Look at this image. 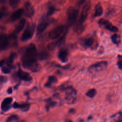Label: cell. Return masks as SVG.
I'll use <instances>...</instances> for the list:
<instances>
[{"label": "cell", "instance_id": "cell-1", "mask_svg": "<svg viewBox=\"0 0 122 122\" xmlns=\"http://www.w3.org/2000/svg\"><path fill=\"white\" fill-rule=\"evenodd\" d=\"M23 67L27 70L33 72H37L40 71L41 66L35 58H23L22 60Z\"/></svg>", "mask_w": 122, "mask_h": 122}, {"label": "cell", "instance_id": "cell-2", "mask_svg": "<svg viewBox=\"0 0 122 122\" xmlns=\"http://www.w3.org/2000/svg\"><path fill=\"white\" fill-rule=\"evenodd\" d=\"M64 98L67 103H73L77 98V91L71 86H69L64 88Z\"/></svg>", "mask_w": 122, "mask_h": 122}, {"label": "cell", "instance_id": "cell-3", "mask_svg": "<svg viewBox=\"0 0 122 122\" xmlns=\"http://www.w3.org/2000/svg\"><path fill=\"white\" fill-rule=\"evenodd\" d=\"M108 65L106 61H101L91 65L88 69L89 72L91 73H96L105 70Z\"/></svg>", "mask_w": 122, "mask_h": 122}, {"label": "cell", "instance_id": "cell-4", "mask_svg": "<svg viewBox=\"0 0 122 122\" xmlns=\"http://www.w3.org/2000/svg\"><path fill=\"white\" fill-rule=\"evenodd\" d=\"M66 31L65 27L63 25H60L53 28L49 32V38L52 40L58 38L61 35Z\"/></svg>", "mask_w": 122, "mask_h": 122}, {"label": "cell", "instance_id": "cell-5", "mask_svg": "<svg viewBox=\"0 0 122 122\" xmlns=\"http://www.w3.org/2000/svg\"><path fill=\"white\" fill-rule=\"evenodd\" d=\"M78 15V10L73 8L70 7L67 10V16L69 23L72 25L76 20Z\"/></svg>", "mask_w": 122, "mask_h": 122}, {"label": "cell", "instance_id": "cell-6", "mask_svg": "<svg viewBox=\"0 0 122 122\" xmlns=\"http://www.w3.org/2000/svg\"><path fill=\"white\" fill-rule=\"evenodd\" d=\"M37 55V49L35 45L31 43L27 47L23 58H35Z\"/></svg>", "mask_w": 122, "mask_h": 122}, {"label": "cell", "instance_id": "cell-7", "mask_svg": "<svg viewBox=\"0 0 122 122\" xmlns=\"http://www.w3.org/2000/svg\"><path fill=\"white\" fill-rule=\"evenodd\" d=\"M34 30V26L33 25L28 26L22 34L21 38V40L22 41H26L31 39L33 36Z\"/></svg>", "mask_w": 122, "mask_h": 122}, {"label": "cell", "instance_id": "cell-8", "mask_svg": "<svg viewBox=\"0 0 122 122\" xmlns=\"http://www.w3.org/2000/svg\"><path fill=\"white\" fill-rule=\"evenodd\" d=\"M90 8H91V3L90 2H87L82 8V9L81 13V16L80 17V19L78 22L82 23V22L85 21V20H86L88 16Z\"/></svg>", "mask_w": 122, "mask_h": 122}, {"label": "cell", "instance_id": "cell-9", "mask_svg": "<svg viewBox=\"0 0 122 122\" xmlns=\"http://www.w3.org/2000/svg\"><path fill=\"white\" fill-rule=\"evenodd\" d=\"M10 44V43L8 37L5 34H1L0 37V48L1 51L6 50Z\"/></svg>", "mask_w": 122, "mask_h": 122}, {"label": "cell", "instance_id": "cell-10", "mask_svg": "<svg viewBox=\"0 0 122 122\" xmlns=\"http://www.w3.org/2000/svg\"><path fill=\"white\" fill-rule=\"evenodd\" d=\"M24 15L26 17L30 18L34 13V10L31 3L29 2H27L25 4Z\"/></svg>", "mask_w": 122, "mask_h": 122}, {"label": "cell", "instance_id": "cell-11", "mask_svg": "<svg viewBox=\"0 0 122 122\" xmlns=\"http://www.w3.org/2000/svg\"><path fill=\"white\" fill-rule=\"evenodd\" d=\"M12 98L11 97H8L4 99L1 103V110L4 112L8 111L10 108V105L12 102Z\"/></svg>", "mask_w": 122, "mask_h": 122}, {"label": "cell", "instance_id": "cell-12", "mask_svg": "<svg viewBox=\"0 0 122 122\" xmlns=\"http://www.w3.org/2000/svg\"><path fill=\"white\" fill-rule=\"evenodd\" d=\"M18 75L20 79L25 81H30L32 79L30 74L26 71H22L21 69L19 70Z\"/></svg>", "mask_w": 122, "mask_h": 122}, {"label": "cell", "instance_id": "cell-13", "mask_svg": "<svg viewBox=\"0 0 122 122\" xmlns=\"http://www.w3.org/2000/svg\"><path fill=\"white\" fill-rule=\"evenodd\" d=\"M58 58L62 62H66L68 60V51L65 49H61L58 53Z\"/></svg>", "mask_w": 122, "mask_h": 122}, {"label": "cell", "instance_id": "cell-14", "mask_svg": "<svg viewBox=\"0 0 122 122\" xmlns=\"http://www.w3.org/2000/svg\"><path fill=\"white\" fill-rule=\"evenodd\" d=\"M24 12V10L23 9H19L14 11L11 15L10 19L12 21H14L19 19Z\"/></svg>", "mask_w": 122, "mask_h": 122}, {"label": "cell", "instance_id": "cell-15", "mask_svg": "<svg viewBox=\"0 0 122 122\" xmlns=\"http://www.w3.org/2000/svg\"><path fill=\"white\" fill-rule=\"evenodd\" d=\"M49 24V21L47 20H44L41 22L37 27V34H40L42 33L47 28Z\"/></svg>", "mask_w": 122, "mask_h": 122}, {"label": "cell", "instance_id": "cell-16", "mask_svg": "<svg viewBox=\"0 0 122 122\" xmlns=\"http://www.w3.org/2000/svg\"><path fill=\"white\" fill-rule=\"evenodd\" d=\"M13 107L15 109L20 108L23 111H27L30 108V104L28 103H22L19 104L17 102H14L13 104Z\"/></svg>", "mask_w": 122, "mask_h": 122}, {"label": "cell", "instance_id": "cell-17", "mask_svg": "<svg viewBox=\"0 0 122 122\" xmlns=\"http://www.w3.org/2000/svg\"><path fill=\"white\" fill-rule=\"evenodd\" d=\"M25 23H26V20L24 19H21L16 26V27L15 29V33L20 32L24 28Z\"/></svg>", "mask_w": 122, "mask_h": 122}, {"label": "cell", "instance_id": "cell-18", "mask_svg": "<svg viewBox=\"0 0 122 122\" xmlns=\"http://www.w3.org/2000/svg\"><path fill=\"white\" fill-rule=\"evenodd\" d=\"M84 30V26L83 25L82 23L78 22L76 23L73 28V30L75 33L78 34H80Z\"/></svg>", "mask_w": 122, "mask_h": 122}, {"label": "cell", "instance_id": "cell-19", "mask_svg": "<svg viewBox=\"0 0 122 122\" xmlns=\"http://www.w3.org/2000/svg\"><path fill=\"white\" fill-rule=\"evenodd\" d=\"M57 80L55 76H51L49 77L47 82L45 84V86L46 87H50L53 84L57 82Z\"/></svg>", "mask_w": 122, "mask_h": 122}, {"label": "cell", "instance_id": "cell-20", "mask_svg": "<svg viewBox=\"0 0 122 122\" xmlns=\"http://www.w3.org/2000/svg\"><path fill=\"white\" fill-rule=\"evenodd\" d=\"M103 12V9L102 7L100 4H97L95 6V12L94 14V16L95 17H98L100 16Z\"/></svg>", "mask_w": 122, "mask_h": 122}, {"label": "cell", "instance_id": "cell-21", "mask_svg": "<svg viewBox=\"0 0 122 122\" xmlns=\"http://www.w3.org/2000/svg\"><path fill=\"white\" fill-rule=\"evenodd\" d=\"M111 39L112 42L116 44H118L121 41L120 36L119 35L116 34H113L112 36Z\"/></svg>", "mask_w": 122, "mask_h": 122}, {"label": "cell", "instance_id": "cell-22", "mask_svg": "<svg viewBox=\"0 0 122 122\" xmlns=\"http://www.w3.org/2000/svg\"><path fill=\"white\" fill-rule=\"evenodd\" d=\"M97 92L96 89H90L86 93V95L89 98H93L94 97L96 94Z\"/></svg>", "mask_w": 122, "mask_h": 122}, {"label": "cell", "instance_id": "cell-23", "mask_svg": "<svg viewBox=\"0 0 122 122\" xmlns=\"http://www.w3.org/2000/svg\"><path fill=\"white\" fill-rule=\"evenodd\" d=\"M106 29L110 31H112V32H117L118 31V29L117 27L112 25L111 23L105 26Z\"/></svg>", "mask_w": 122, "mask_h": 122}, {"label": "cell", "instance_id": "cell-24", "mask_svg": "<svg viewBox=\"0 0 122 122\" xmlns=\"http://www.w3.org/2000/svg\"><path fill=\"white\" fill-rule=\"evenodd\" d=\"M49 57V54L45 52H41L38 55V58L40 60H44L47 59Z\"/></svg>", "mask_w": 122, "mask_h": 122}, {"label": "cell", "instance_id": "cell-25", "mask_svg": "<svg viewBox=\"0 0 122 122\" xmlns=\"http://www.w3.org/2000/svg\"><path fill=\"white\" fill-rule=\"evenodd\" d=\"M17 54L15 52H13V53H12L10 56H9V66H11V64L12 63L14 60L17 57Z\"/></svg>", "mask_w": 122, "mask_h": 122}, {"label": "cell", "instance_id": "cell-26", "mask_svg": "<svg viewBox=\"0 0 122 122\" xmlns=\"http://www.w3.org/2000/svg\"><path fill=\"white\" fill-rule=\"evenodd\" d=\"M20 2V0H9L10 5L14 8L17 7Z\"/></svg>", "mask_w": 122, "mask_h": 122}, {"label": "cell", "instance_id": "cell-27", "mask_svg": "<svg viewBox=\"0 0 122 122\" xmlns=\"http://www.w3.org/2000/svg\"><path fill=\"white\" fill-rule=\"evenodd\" d=\"M93 42H94L93 39L92 38H90L87 39L85 41L84 45L88 47H90L93 44Z\"/></svg>", "mask_w": 122, "mask_h": 122}, {"label": "cell", "instance_id": "cell-28", "mask_svg": "<svg viewBox=\"0 0 122 122\" xmlns=\"http://www.w3.org/2000/svg\"><path fill=\"white\" fill-rule=\"evenodd\" d=\"M19 119V117L17 115H12L9 116L6 120V122H12Z\"/></svg>", "mask_w": 122, "mask_h": 122}, {"label": "cell", "instance_id": "cell-29", "mask_svg": "<svg viewBox=\"0 0 122 122\" xmlns=\"http://www.w3.org/2000/svg\"><path fill=\"white\" fill-rule=\"evenodd\" d=\"M65 35H64L62 36L61 37L60 39H59L57 41L55 42L57 46L58 47V46H60L62 44H63V43L65 41Z\"/></svg>", "mask_w": 122, "mask_h": 122}, {"label": "cell", "instance_id": "cell-30", "mask_svg": "<svg viewBox=\"0 0 122 122\" xmlns=\"http://www.w3.org/2000/svg\"><path fill=\"white\" fill-rule=\"evenodd\" d=\"M57 47L55 42H51L48 45L47 48L50 51H53L55 50Z\"/></svg>", "mask_w": 122, "mask_h": 122}, {"label": "cell", "instance_id": "cell-31", "mask_svg": "<svg viewBox=\"0 0 122 122\" xmlns=\"http://www.w3.org/2000/svg\"><path fill=\"white\" fill-rule=\"evenodd\" d=\"M98 22H99V23L100 24L102 25H104L105 26H106L107 25H108V24H109L110 23L108 20H106L105 19H101L99 20Z\"/></svg>", "mask_w": 122, "mask_h": 122}, {"label": "cell", "instance_id": "cell-32", "mask_svg": "<svg viewBox=\"0 0 122 122\" xmlns=\"http://www.w3.org/2000/svg\"><path fill=\"white\" fill-rule=\"evenodd\" d=\"M56 104V102H54L53 101H48V103L46 105V109H48L51 107H53L55 106Z\"/></svg>", "mask_w": 122, "mask_h": 122}, {"label": "cell", "instance_id": "cell-33", "mask_svg": "<svg viewBox=\"0 0 122 122\" xmlns=\"http://www.w3.org/2000/svg\"><path fill=\"white\" fill-rule=\"evenodd\" d=\"M10 67H5V66H2L1 67V70L5 74L10 73V70L9 68Z\"/></svg>", "mask_w": 122, "mask_h": 122}, {"label": "cell", "instance_id": "cell-34", "mask_svg": "<svg viewBox=\"0 0 122 122\" xmlns=\"http://www.w3.org/2000/svg\"><path fill=\"white\" fill-rule=\"evenodd\" d=\"M55 11V8L53 7H52V6L50 7L49 8V10H48L47 11V15L48 16H50L51 15H52L53 13H54Z\"/></svg>", "mask_w": 122, "mask_h": 122}, {"label": "cell", "instance_id": "cell-35", "mask_svg": "<svg viewBox=\"0 0 122 122\" xmlns=\"http://www.w3.org/2000/svg\"><path fill=\"white\" fill-rule=\"evenodd\" d=\"M7 81V78L5 77H4V76H1V78H0V81L1 82H5L6 81Z\"/></svg>", "mask_w": 122, "mask_h": 122}, {"label": "cell", "instance_id": "cell-36", "mask_svg": "<svg viewBox=\"0 0 122 122\" xmlns=\"http://www.w3.org/2000/svg\"><path fill=\"white\" fill-rule=\"evenodd\" d=\"M7 92L9 93V94H11L12 92V88L11 87H10L8 89V90H7Z\"/></svg>", "mask_w": 122, "mask_h": 122}, {"label": "cell", "instance_id": "cell-37", "mask_svg": "<svg viewBox=\"0 0 122 122\" xmlns=\"http://www.w3.org/2000/svg\"><path fill=\"white\" fill-rule=\"evenodd\" d=\"M85 0H79V1H78V3L79 5H81L82 4L84 1H85Z\"/></svg>", "mask_w": 122, "mask_h": 122}, {"label": "cell", "instance_id": "cell-38", "mask_svg": "<svg viewBox=\"0 0 122 122\" xmlns=\"http://www.w3.org/2000/svg\"><path fill=\"white\" fill-rule=\"evenodd\" d=\"M17 122H27L25 120H20V121H18Z\"/></svg>", "mask_w": 122, "mask_h": 122}]
</instances>
